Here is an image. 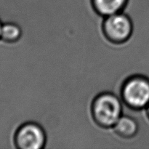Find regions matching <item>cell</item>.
Returning <instances> with one entry per match:
<instances>
[{"instance_id": "6da1fadb", "label": "cell", "mask_w": 149, "mask_h": 149, "mask_svg": "<svg viewBox=\"0 0 149 149\" xmlns=\"http://www.w3.org/2000/svg\"><path fill=\"white\" fill-rule=\"evenodd\" d=\"M122 107L120 100L111 93H104L96 97L93 105L95 120L100 126H114L122 116Z\"/></svg>"}, {"instance_id": "7a4b0ae2", "label": "cell", "mask_w": 149, "mask_h": 149, "mask_svg": "<svg viewBox=\"0 0 149 149\" xmlns=\"http://www.w3.org/2000/svg\"><path fill=\"white\" fill-rule=\"evenodd\" d=\"M122 96L132 108L141 109L149 105V79L142 77L130 79L123 87Z\"/></svg>"}, {"instance_id": "3957f363", "label": "cell", "mask_w": 149, "mask_h": 149, "mask_svg": "<svg viewBox=\"0 0 149 149\" xmlns=\"http://www.w3.org/2000/svg\"><path fill=\"white\" fill-rule=\"evenodd\" d=\"M103 30L108 39L115 42H122L130 36L132 23L127 16L118 13L107 16L103 23Z\"/></svg>"}, {"instance_id": "277c9868", "label": "cell", "mask_w": 149, "mask_h": 149, "mask_svg": "<svg viewBox=\"0 0 149 149\" xmlns=\"http://www.w3.org/2000/svg\"><path fill=\"white\" fill-rule=\"evenodd\" d=\"M46 142L43 129L34 123H28L19 128L15 135V143L21 149H41Z\"/></svg>"}, {"instance_id": "5b68a950", "label": "cell", "mask_w": 149, "mask_h": 149, "mask_svg": "<svg viewBox=\"0 0 149 149\" xmlns=\"http://www.w3.org/2000/svg\"><path fill=\"white\" fill-rule=\"evenodd\" d=\"M128 0H92L95 10L105 16L119 13L125 7Z\"/></svg>"}, {"instance_id": "8992f818", "label": "cell", "mask_w": 149, "mask_h": 149, "mask_svg": "<svg viewBox=\"0 0 149 149\" xmlns=\"http://www.w3.org/2000/svg\"><path fill=\"white\" fill-rule=\"evenodd\" d=\"M113 127L115 131L124 138L133 137L138 131V125L136 122L127 116H121Z\"/></svg>"}, {"instance_id": "52a82bcc", "label": "cell", "mask_w": 149, "mask_h": 149, "mask_svg": "<svg viewBox=\"0 0 149 149\" xmlns=\"http://www.w3.org/2000/svg\"><path fill=\"white\" fill-rule=\"evenodd\" d=\"M21 35L20 27L14 23H6L1 28V37L7 42H14L18 40Z\"/></svg>"}, {"instance_id": "ba28073f", "label": "cell", "mask_w": 149, "mask_h": 149, "mask_svg": "<svg viewBox=\"0 0 149 149\" xmlns=\"http://www.w3.org/2000/svg\"><path fill=\"white\" fill-rule=\"evenodd\" d=\"M1 28H2V26L0 23V37H1Z\"/></svg>"}, {"instance_id": "9c48e42d", "label": "cell", "mask_w": 149, "mask_h": 149, "mask_svg": "<svg viewBox=\"0 0 149 149\" xmlns=\"http://www.w3.org/2000/svg\"><path fill=\"white\" fill-rule=\"evenodd\" d=\"M148 116H149V105L148 106Z\"/></svg>"}]
</instances>
